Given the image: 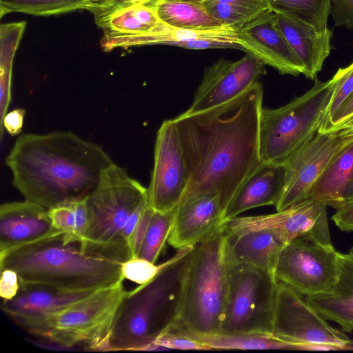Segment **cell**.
I'll use <instances>...</instances> for the list:
<instances>
[{"label":"cell","instance_id":"6da1fadb","mask_svg":"<svg viewBox=\"0 0 353 353\" xmlns=\"http://www.w3.org/2000/svg\"><path fill=\"white\" fill-rule=\"evenodd\" d=\"M263 86L257 81L233 99L174 118L188 173L183 201L215 193L223 211L237 190L262 163L259 152ZM180 204V203H179Z\"/></svg>","mask_w":353,"mask_h":353},{"label":"cell","instance_id":"7a4b0ae2","mask_svg":"<svg viewBox=\"0 0 353 353\" xmlns=\"http://www.w3.org/2000/svg\"><path fill=\"white\" fill-rule=\"evenodd\" d=\"M113 163L101 146L68 131L23 134L6 158L13 186L48 210L86 199Z\"/></svg>","mask_w":353,"mask_h":353},{"label":"cell","instance_id":"3957f363","mask_svg":"<svg viewBox=\"0 0 353 353\" xmlns=\"http://www.w3.org/2000/svg\"><path fill=\"white\" fill-rule=\"evenodd\" d=\"M194 246L179 249L156 276L127 291L117 312L108 351L152 350L177 323Z\"/></svg>","mask_w":353,"mask_h":353},{"label":"cell","instance_id":"277c9868","mask_svg":"<svg viewBox=\"0 0 353 353\" xmlns=\"http://www.w3.org/2000/svg\"><path fill=\"white\" fill-rule=\"evenodd\" d=\"M14 270L20 285L62 291L97 290L123 283L121 264L89 254L59 233L0 253V269Z\"/></svg>","mask_w":353,"mask_h":353},{"label":"cell","instance_id":"5b68a950","mask_svg":"<svg viewBox=\"0 0 353 353\" xmlns=\"http://www.w3.org/2000/svg\"><path fill=\"white\" fill-rule=\"evenodd\" d=\"M85 203L88 225L81 250L121 264L132 258L135 234L150 205L148 188L113 163Z\"/></svg>","mask_w":353,"mask_h":353},{"label":"cell","instance_id":"8992f818","mask_svg":"<svg viewBox=\"0 0 353 353\" xmlns=\"http://www.w3.org/2000/svg\"><path fill=\"white\" fill-rule=\"evenodd\" d=\"M226 247L223 223L194 246L176 326L200 334L220 332L228 290Z\"/></svg>","mask_w":353,"mask_h":353},{"label":"cell","instance_id":"52a82bcc","mask_svg":"<svg viewBox=\"0 0 353 353\" xmlns=\"http://www.w3.org/2000/svg\"><path fill=\"white\" fill-rule=\"evenodd\" d=\"M331 79H314L312 87L286 105L263 107L260 118L259 152L263 163L284 164L320 130L331 100Z\"/></svg>","mask_w":353,"mask_h":353},{"label":"cell","instance_id":"ba28073f","mask_svg":"<svg viewBox=\"0 0 353 353\" xmlns=\"http://www.w3.org/2000/svg\"><path fill=\"white\" fill-rule=\"evenodd\" d=\"M126 292L123 283L98 290L49 317L34 336L64 347L108 351L112 325Z\"/></svg>","mask_w":353,"mask_h":353},{"label":"cell","instance_id":"9c48e42d","mask_svg":"<svg viewBox=\"0 0 353 353\" xmlns=\"http://www.w3.org/2000/svg\"><path fill=\"white\" fill-rule=\"evenodd\" d=\"M278 283L269 272L230 263L228 296L220 332L272 334Z\"/></svg>","mask_w":353,"mask_h":353},{"label":"cell","instance_id":"30bf717a","mask_svg":"<svg viewBox=\"0 0 353 353\" xmlns=\"http://www.w3.org/2000/svg\"><path fill=\"white\" fill-rule=\"evenodd\" d=\"M272 335L298 344L303 350H353V341L343 330L331 326L299 294L279 282Z\"/></svg>","mask_w":353,"mask_h":353},{"label":"cell","instance_id":"8fae6325","mask_svg":"<svg viewBox=\"0 0 353 353\" xmlns=\"http://www.w3.org/2000/svg\"><path fill=\"white\" fill-rule=\"evenodd\" d=\"M339 252L332 246L297 238L287 243L278 259L274 276L302 296L330 289L339 272Z\"/></svg>","mask_w":353,"mask_h":353},{"label":"cell","instance_id":"7c38bea8","mask_svg":"<svg viewBox=\"0 0 353 353\" xmlns=\"http://www.w3.org/2000/svg\"><path fill=\"white\" fill-rule=\"evenodd\" d=\"M353 143V128L320 132L299 149L283 165L285 181L276 211L305 199L314 183L330 162Z\"/></svg>","mask_w":353,"mask_h":353},{"label":"cell","instance_id":"4fadbf2b","mask_svg":"<svg viewBox=\"0 0 353 353\" xmlns=\"http://www.w3.org/2000/svg\"><path fill=\"white\" fill-rule=\"evenodd\" d=\"M326 208L324 203L307 198L274 214L238 216L224 221L223 225L230 235L253 230L270 229L276 232L286 244L295 239L304 238L332 246Z\"/></svg>","mask_w":353,"mask_h":353},{"label":"cell","instance_id":"5bb4252c","mask_svg":"<svg viewBox=\"0 0 353 353\" xmlns=\"http://www.w3.org/2000/svg\"><path fill=\"white\" fill-rule=\"evenodd\" d=\"M154 166L148 188L149 205L156 211L175 210L189 183V173L174 119L165 120L157 131Z\"/></svg>","mask_w":353,"mask_h":353},{"label":"cell","instance_id":"9a60e30c","mask_svg":"<svg viewBox=\"0 0 353 353\" xmlns=\"http://www.w3.org/2000/svg\"><path fill=\"white\" fill-rule=\"evenodd\" d=\"M261 61L245 53L231 61L221 58L205 68L188 113L203 111L239 95L267 72Z\"/></svg>","mask_w":353,"mask_h":353},{"label":"cell","instance_id":"2e32d148","mask_svg":"<svg viewBox=\"0 0 353 353\" xmlns=\"http://www.w3.org/2000/svg\"><path fill=\"white\" fill-rule=\"evenodd\" d=\"M238 36L243 51L264 65L282 75L303 74V66L279 29L272 10L238 28Z\"/></svg>","mask_w":353,"mask_h":353},{"label":"cell","instance_id":"e0dca14e","mask_svg":"<svg viewBox=\"0 0 353 353\" xmlns=\"http://www.w3.org/2000/svg\"><path fill=\"white\" fill-rule=\"evenodd\" d=\"M95 291L69 292L42 285H20L17 294L2 301L1 307L18 326L34 335L49 317Z\"/></svg>","mask_w":353,"mask_h":353},{"label":"cell","instance_id":"ac0fdd59","mask_svg":"<svg viewBox=\"0 0 353 353\" xmlns=\"http://www.w3.org/2000/svg\"><path fill=\"white\" fill-rule=\"evenodd\" d=\"M93 16L103 32L100 43L105 51L141 46L145 37L162 23L154 8L141 3L117 6Z\"/></svg>","mask_w":353,"mask_h":353},{"label":"cell","instance_id":"d6986e66","mask_svg":"<svg viewBox=\"0 0 353 353\" xmlns=\"http://www.w3.org/2000/svg\"><path fill=\"white\" fill-rule=\"evenodd\" d=\"M224 221L223 208L217 194L194 196L176 208L168 243L177 250L194 246Z\"/></svg>","mask_w":353,"mask_h":353},{"label":"cell","instance_id":"ffe728a7","mask_svg":"<svg viewBox=\"0 0 353 353\" xmlns=\"http://www.w3.org/2000/svg\"><path fill=\"white\" fill-rule=\"evenodd\" d=\"M59 233L48 210L39 204L24 199L0 207V253Z\"/></svg>","mask_w":353,"mask_h":353},{"label":"cell","instance_id":"44dd1931","mask_svg":"<svg viewBox=\"0 0 353 353\" xmlns=\"http://www.w3.org/2000/svg\"><path fill=\"white\" fill-rule=\"evenodd\" d=\"M277 25L301 61L303 75L315 79L331 51L332 31L319 32L313 26L272 9Z\"/></svg>","mask_w":353,"mask_h":353},{"label":"cell","instance_id":"7402d4cb","mask_svg":"<svg viewBox=\"0 0 353 353\" xmlns=\"http://www.w3.org/2000/svg\"><path fill=\"white\" fill-rule=\"evenodd\" d=\"M285 181L284 165L262 162L228 203L223 211L224 221L254 208L275 206L283 192Z\"/></svg>","mask_w":353,"mask_h":353},{"label":"cell","instance_id":"603a6c76","mask_svg":"<svg viewBox=\"0 0 353 353\" xmlns=\"http://www.w3.org/2000/svg\"><path fill=\"white\" fill-rule=\"evenodd\" d=\"M226 236L227 256L230 264L252 266L274 276L278 259L286 245L276 232L259 229L235 235L226 233Z\"/></svg>","mask_w":353,"mask_h":353},{"label":"cell","instance_id":"cb8c5ba5","mask_svg":"<svg viewBox=\"0 0 353 353\" xmlns=\"http://www.w3.org/2000/svg\"><path fill=\"white\" fill-rule=\"evenodd\" d=\"M305 300L325 320L336 323L344 332L353 331V257L339 252L338 276L332 287Z\"/></svg>","mask_w":353,"mask_h":353},{"label":"cell","instance_id":"d4e9b609","mask_svg":"<svg viewBox=\"0 0 353 353\" xmlns=\"http://www.w3.org/2000/svg\"><path fill=\"white\" fill-rule=\"evenodd\" d=\"M177 330L210 348L220 350H303V347L266 334H227L216 332L200 334L174 325Z\"/></svg>","mask_w":353,"mask_h":353},{"label":"cell","instance_id":"484cf974","mask_svg":"<svg viewBox=\"0 0 353 353\" xmlns=\"http://www.w3.org/2000/svg\"><path fill=\"white\" fill-rule=\"evenodd\" d=\"M352 179L353 143L330 162L314 183L307 198L336 210L345 189Z\"/></svg>","mask_w":353,"mask_h":353},{"label":"cell","instance_id":"4316f807","mask_svg":"<svg viewBox=\"0 0 353 353\" xmlns=\"http://www.w3.org/2000/svg\"><path fill=\"white\" fill-rule=\"evenodd\" d=\"M154 8L161 21L176 28L206 29L224 25L203 2L165 0Z\"/></svg>","mask_w":353,"mask_h":353},{"label":"cell","instance_id":"83f0119b","mask_svg":"<svg viewBox=\"0 0 353 353\" xmlns=\"http://www.w3.org/2000/svg\"><path fill=\"white\" fill-rule=\"evenodd\" d=\"M26 26V21L2 23L0 27V123L11 99V78L13 59Z\"/></svg>","mask_w":353,"mask_h":353},{"label":"cell","instance_id":"f1b7e54d","mask_svg":"<svg viewBox=\"0 0 353 353\" xmlns=\"http://www.w3.org/2000/svg\"><path fill=\"white\" fill-rule=\"evenodd\" d=\"M55 229L63 233L66 243H81L88 225V212L83 201L62 205L48 210Z\"/></svg>","mask_w":353,"mask_h":353},{"label":"cell","instance_id":"f546056e","mask_svg":"<svg viewBox=\"0 0 353 353\" xmlns=\"http://www.w3.org/2000/svg\"><path fill=\"white\" fill-rule=\"evenodd\" d=\"M91 0H0V17L11 12L50 16L86 10Z\"/></svg>","mask_w":353,"mask_h":353},{"label":"cell","instance_id":"4dcf8cb0","mask_svg":"<svg viewBox=\"0 0 353 353\" xmlns=\"http://www.w3.org/2000/svg\"><path fill=\"white\" fill-rule=\"evenodd\" d=\"M272 9L305 22L319 32L328 29L330 0H270Z\"/></svg>","mask_w":353,"mask_h":353},{"label":"cell","instance_id":"1f68e13d","mask_svg":"<svg viewBox=\"0 0 353 353\" xmlns=\"http://www.w3.org/2000/svg\"><path fill=\"white\" fill-rule=\"evenodd\" d=\"M175 210L169 212L154 210L137 256L156 263L171 232Z\"/></svg>","mask_w":353,"mask_h":353},{"label":"cell","instance_id":"d6a6232c","mask_svg":"<svg viewBox=\"0 0 353 353\" xmlns=\"http://www.w3.org/2000/svg\"><path fill=\"white\" fill-rule=\"evenodd\" d=\"M334 90L321 130L327 121L353 97V62L339 68L332 78Z\"/></svg>","mask_w":353,"mask_h":353},{"label":"cell","instance_id":"836d02e7","mask_svg":"<svg viewBox=\"0 0 353 353\" xmlns=\"http://www.w3.org/2000/svg\"><path fill=\"white\" fill-rule=\"evenodd\" d=\"M210 13L223 24L239 28L262 14L239 6L221 3H203Z\"/></svg>","mask_w":353,"mask_h":353},{"label":"cell","instance_id":"e575fe53","mask_svg":"<svg viewBox=\"0 0 353 353\" xmlns=\"http://www.w3.org/2000/svg\"><path fill=\"white\" fill-rule=\"evenodd\" d=\"M161 264L156 265L146 259L134 256L121 264L122 274L139 285L147 283L159 272Z\"/></svg>","mask_w":353,"mask_h":353},{"label":"cell","instance_id":"d590c367","mask_svg":"<svg viewBox=\"0 0 353 353\" xmlns=\"http://www.w3.org/2000/svg\"><path fill=\"white\" fill-rule=\"evenodd\" d=\"M211 350L207 345L185 336L174 327L155 341L152 350Z\"/></svg>","mask_w":353,"mask_h":353},{"label":"cell","instance_id":"8d00e7d4","mask_svg":"<svg viewBox=\"0 0 353 353\" xmlns=\"http://www.w3.org/2000/svg\"><path fill=\"white\" fill-rule=\"evenodd\" d=\"M330 15L335 26L353 30V0H330Z\"/></svg>","mask_w":353,"mask_h":353},{"label":"cell","instance_id":"74e56055","mask_svg":"<svg viewBox=\"0 0 353 353\" xmlns=\"http://www.w3.org/2000/svg\"><path fill=\"white\" fill-rule=\"evenodd\" d=\"M0 296L2 301L13 299L20 289V281L17 273L11 269H0Z\"/></svg>","mask_w":353,"mask_h":353},{"label":"cell","instance_id":"f35d334b","mask_svg":"<svg viewBox=\"0 0 353 353\" xmlns=\"http://www.w3.org/2000/svg\"><path fill=\"white\" fill-rule=\"evenodd\" d=\"M163 1L165 0H91L86 10L93 14L101 10L128 4L141 3L154 8Z\"/></svg>","mask_w":353,"mask_h":353},{"label":"cell","instance_id":"ab89813d","mask_svg":"<svg viewBox=\"0 0 353 353\" xmlns=\"http://www.w3.org/2000/svg\"><path fill=\"white\" fill-rule=\"evenodd\" d=\"M24 116L25 111L23 109H14L7 112L0 123L1 137H3L4 130L11 136L18 135L23 128Z\"/></svg>","mask_w":353,"mask_h":353},{"label":"cell","instance_id":"60d3db41","mask_svg":"<svg viewBox=\"0 0 353 353\" xmlns=\"http://www.w3.org/2000/svg\"><path fill=\"white\" fill-rule=\"evenodd\" d=\"M203 3H221L231 4L263 13L271 10L270 0H205Z\"/></svg>","mask_w":353,"mask_h":353},{"label":"cell","instance_id":"b9f144b4","mask_svg":"<svg viewBox=\"0 0 353 353\" xmlns=\"http://www.w3.org/2000/svg\"><path fill=\"white\" fill-rule=\"evenodd\" d=\"M332 219L341 230L353 231V203L337 209Z\"/></svg>","mask_w":353,"mask_h":353},{"label":"cell","instance_id":"7bdbcfd3","mask_svg":"<svg viewBox=\"0 0 353 353\" xmlns=\"http://www.w3.org/2000/svg\"><path fill=\"white\" fill-rule=\"evenodd\" d=\"M353 115V97L327 121L320 132L331 130Z\"/></svg>","mask_w":353,"mask_h":353},{"label":"cell","instance_id":"ee69618b","mask_svg":"<svg viewBox=\"0 0 353 353\" xmlns=\"http://www.w3.org/2000/svg\"><path fill=\"white\" fill-rule=\"evenodd\" d=\"M353 203V179L350 182L345 189L339 204V209L343 206L347 205ZM336 209V210H337Z\"/></svg>","mask_w":353,"mask_h":353},{"label":"cell","instance_id":"f6af8a7d","mask_svg":"<svg viewBox=\"0 0 353 353\" xmlns=\"http://www.w3.org/2000/svg\"><path fill=\"white\" fill-rule=\"evenodd\" d=\"M353 128V115L347 118L346 120L336 125L334 128ZM333 129V128H332Z\"/></svg>","mask_w":353,"mask_h":353},{"label":"cell","instance_id":"bcb514c9","mask_svg":"<svg viewBox=\"0 0 353 353\" xmlns=\"http://www.w3.org/2000/svg\"><path fill=\"white\" fill-rule=\"evenodd\" d=\"M171 1H183L203 2L205 0H171Z\"/></svg>","mask_w":353,"mask_h":353},{"label":"cell","instance_id":"7dc6e473","mask_svg":"<svg viewBox=\"0 0 353 353\" xmlns=\"http://www.w3.org/2000/svg\"><path fill=\"white\" fill-rule=\"evenodd\" d=\"M348 254L353 257V247L350 249Z\"/></svg>","mask_w":353,"mask_h":353}]
</instances>
